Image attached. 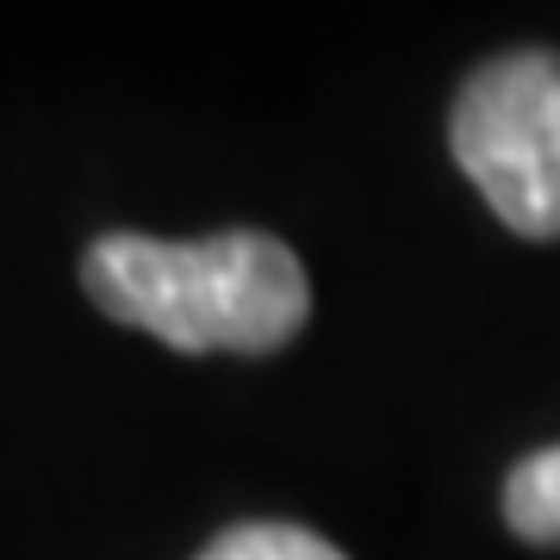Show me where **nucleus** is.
Returning a JSON list of instances; mask_svg holds the SVG:
<instances>
[{
    "label": "nucleus",
    "mask_w": 560,
    "mask_h": 560,
    "mask_svg": "<svg viewBox=\"0 0 560 560\" xmlns=\"http://www.w3.org/2000/svg\"><path fill=\"white\" fill-rule=\"evenodd\" d=\"M194 560H349V555H337L330 541L300 529V523H237V529L206 541Z\"/></svg>",
    "instance_id": "obj_4"
},
{
    "label": "nucleus",
    "mask_w": 560,
    "mask_h": 560,
    "mask_svg": "<svg viewBox=\"0 0 560 560\" xmlns=\"http://www.w3.org/2000/svg\"><path fill=\"white\" fill-rule=\"evenodd\" d=\"M81 287L113 324L150 330L180 355H275L312 318V280L268 231H212L194 243L113 231L88 243Z\"/></svg>",
    "instance_id": "obj_1"
},
{
    "label": "nucleus",
    "mask_w": 560,
    "mask_h": 560,
    "mask_svg": "<svg viewBox=\"0 0 560 560\" xmlns=\"http://www.w3.org/2000/svg\"><path fill=\"white\" fill-rule=\"evenodd\" d=\"M467 180L517 237H560V57L511 50L474 69L448 113Z\"/></svg>",
    "instance_id": "obj_2"
},
{
    "label": "nucleus",
    "mask_w": 560,
    "mask_h": 560,
    "mask_svg": "<svg viewBox=\"0 0 560 560\" xmlns=\"http://www.w3.org/2000/svg\"><path fill=\"white\" fill-rule=\"evenodd\" d=\"M504 523L536 548L560 541V448H536L504 480Z\"/></svg>",
    "instance_id": "obj_3"
}]
</instances>
